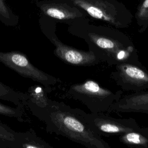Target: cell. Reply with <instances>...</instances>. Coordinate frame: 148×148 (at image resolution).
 I'll return each mask as SVG.
<instances>
[{
  "label": "cell",
  "instance_id": "6da1fadb",
  "mask_svg": "<svg viewBox=\"0 0 148 148\" xmlns=\"http://www.w3.org/2000/svg\"><path fill=\"white\" fill-rule=\"evenodd\" d=\"M68 32L83 39L100 62L110 66L123 62L140 64L132 40L118 28L91 24L86 17L68 25Z\"/></svg>",
  "mask_w": 148,
  "mask_h": 148
},
{
  "label": "cell",
  "instance_id": "7a4b0ae2",
  "mask_svg": "<svg viewBox=\"0 0 148 148\" xmlns=\"http://www.w3.org/2000/svg\"><path fill=\"white\" fill-rule=\"evenodd\" d=\"M27 106L45 124L49 133L62 136L87 148L110 147L108 142L94 132L85 119V112L79 108L51 99L43 108L28 103Z\"/></svg>",
  "mask_w": 148,
  "mask_h": 148
},
{
  "label": "cell",
  "instance_id": "3957f363",
  "mask_svg": "<svg viewBox=\"0 0 148 148\" xmlns=\"http://www.w3.org/2000/svg\"><path fill=\"white\" fill-rule=\"evenodd\" d=\"M121 90L111 91L92 80L71 84L65 92L66 98L84 104L91 113H106L123 95Z\"/></svg>",
  "mask_w": 148,
  "mask_h": 148
},
{
  "label": "cell",
  "instance_id": "277c9868",
  "mask_svg": "<svg viewBox=\"0 0 148 148\" xmlns=\"http://www.w3.org/2000/svg\"><path fill=\"white\" fill-rule=\"evenodd\" d=\"M87 16L103 21L116 28L129 27L133 14L128 8L117 0H71Z\"/></svg>",
  "mask_w": 148,
  "mask_h": 148
},
{
  "label": "cell",
  "instance_id": "5b68a950",
  "mask_svg": "<svg viewBox=\"0 0 148 148\" xmlns=\"http://www.w3.org/2000/svg\"><path fill=\"white\" fill-rule=\"evenodd\" d=\"M57 23L54 19L41 14L39 19L40 30L54 46L53 53L58 58L67 64L75 66H94L100 63L90 50H79L61 42L56 34Z\"/></svg>",
  "mask_w": 148,
  "mask_h": 148
},
{
  "label": "cell",
  "instance_id": "8992f818",
  "mask_svg": "<svg viewBox=\"0 0 148 148\" xmlns=\"http://www.w3.org/2000/svg\"><path fill=\"white\" fill-rule=\"evenodd\" d=\"M0 62L17 72L20 76L37 82L47 90L60 84L62 81L34 66L27 56L19 51H3L0 50Z\"/></svg>",
  "mask_w": 148,
  "mask_h": 148
},
{
  "label": "cell",
  "instance_id": "52a82bcc",
  "mask_svg": "<svg viewBox=\"0 0 148 148\" xmlns=\"http://www.w3.org/2000/svg\"><path fill=\"white\" fill-rule=\"evenodd\" d=\"M110 77L123 91L133 92L148 90V71L141 63L117 64Z\"/></svg>",
  "mask_w": 148,
  "mask_h": 148
},
{
  "label": "cell",
  "instance_id": "ba28073f",
  "mask_svg": "<svg viewBox=\"0 0 148 148\" xmlns=\"http://www.w3.org/2000/svg\"><path fill=\"white\" fill-rule=\"evenodd\" d=\"M84 117L92 129L101 136L120 135L140 128L132 118L117 119L105 113L85 112Z\"/></svg>",
  "mask_w": 148,
  "mask_h": 148
},
{
  "label": "cell",
  "instance_id": "9c48e42d",
  "mask_svg": "<svg viewBox=\"0 0 148 148\" xmlns=\"http://www.w3.org/2000/svg\"><path fill=\"white\" fill-rule=\"evenodd\" d=\"M41 15L69 25L87 17V14L71 0H42L36 2Z\"/></svg>",
  "mask_w": 148,
  "mask_h": 148
},
{
  "label": "cell",
  "instance_id": "30bf717a",
  "mask_svg": "<svg viewBox=\"0 0 148 148\" xmlns=\"http://www.w3.org/2000/svg\"><path fill=\"white\" fill-rule=\"evenodd\" d=\"M112 112L142 113L148 115V90L122 95L109 109L108 113Z\"/></svg>",
  "mask_w": 148,
  "mask_h": 148
},
{
  "label": "cell",
  "instance_id": "8fae6325",
  "mask_svg": "<svg viewBox=\"0 0 148 148\" xmlns=\"http://www.w3.org/2000/svg\"><path fill=\"white\" fill-rule=\"evenodd\" d=\"M123 144L134 148H148V127L119 136Z\"/></svg>",
  "mask_w": 148,
  "mask_h": 148
},
{
  "label": "cell",
  "instance_id": "7c38bea8",
  "mask_svg": "<svg viewBox=\"0 0 148 148\" xmlns=\"http://www.w3.org/2000/svg\"><path fill=\"white\" fill-rule=\"evenodd\" d=\"M0 99L13 103L15 106H27L28 94L18 91L0 81Z\"/></svg>",
  "mask_w": 148,
  "mask_h": 148
},
{
  "label": "cell",
  "instance_id": "4fadbf2b",
  "mask_svg": "<svg viewBox=\"0 0 148 148\" xmlns=\"http://www.w3.org/2000/svg\"><path fill=\"white\" fill-rule=\"evenodd\" d=\"M28 100L27 104L43 108L47 106L50 99L47 96V90L45 87L39 85H33L28 88L27 92Z\"/></svg>",
  "mask_w": 148,
  "mask_h": 148
},
{
  "label": "cell",
  "instance_id": "5bb4252c",
  "mask_svg": "<svg viewBox=\"0 0 148 148\" xmlns=\"http://www.w3.org/2000/svg\"><path fill=\"white\" fill-rule=\"evenodd\" d=\"M53 146L37 135L33 129L22 132L19 148H53Z\"/></svg>",
  "mask_w": 148,
  "mask_h": 148
},
{
  "label": "cell",
  "instance_id": "9a60e30c",
  "mask_svg": "<svg viewBox=\"0 0 148 148\" xmlns=\"http://www.w3.org/2000/svg\"><path fill=\"white\" fill-rule=\"evenodd\" d=\"M0 22L7 27H16L19 23V16L8 4L7 0H0Z\"/></svg>",
  "mask_w": 148,
  "mask_h": 148
},
{
  "label": "cell",
  "instance_id": "2e32d148",
  "mask_svg": "<svg viewBox=\"0 0 148 148\" xmlns=\"http://www.w3.org/2000/svg\"><path fill=\"white\" fill-rule=\"evenodd\" d=\"M134 17L138 26V32L143 33L148 28V0H142L138 5Z\"/></svg>",
  "mask_w": 148,
  "mask_h": 148
},
{
  "label": "cell",
  "instance_id": "e0dca14e",
  "mask_svg": "<svg viewBox=\"0 0 148 148\" xmlns=\"http://www.w3.org/2000/svg\"><path fill=\"white\" fill-rule=\"evenodd\" d=\"M0 115L15 119L20 122L27 121L24 109L23 106H10L0 102Z\"/></svg>",
  "mask_w": 148,
  "mask_h": 148
},
{
  "label": "cell",
  "instance_id": "ac0fdd59",
  "mask_svg": "<svg viewBox=\"0 0 148 148\" xmlns=\"http://www.w3.org/2000/svg\"><path fill=\"white\" fill-rule=\"evenodd\" d=\"M22 132H16L9 126L0 121V139L8 141L19 148Z\"/></svg>",
  "mask_w": 148,
  "mask_h": 148
},
{
  "label": "cell",
  "instance_id": "d6986e66",
  "mask_svg": "<svg viewBox=\"0 0 148 148\" xmlns=\"http://www.w3.org/2000/svg\"><path fill=\"white\" fill-rule=\"evenodd\" d=\"M0 148H14V146L10 142L0 139Z\"/></svg>",
  "mask_w": 148,
  "mask_h": 148
}]
</instances>
